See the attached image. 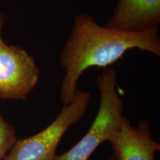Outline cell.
Instances as JSON below:
<instances>
[{
    "label": "cell",
    "mask_w": 160,
    "mask_h": 160,
    "mask_svg": "<svg viewBox=\"0 0 160 160\" xmlns=\"http://www.w3.org/2000/svg\"><path fill=\"white\" fill-rule=\"evenodd\" d=\"M132 49L160 56L159 27L139 32L119 31L101 26L93 16L79 13L73 18L71 34L60 52L59 61L65 73L60 100L71 102L78 82L90 68H107Z\"/></svg>",
    "instance_id": "1"
},
{
    "label": "cell",
    "mask_w": 160,
    "mask_h": 160,
    "mask_svg": "<svg viewBox=\"0 0 160 160\" xmlns=\"http://www.w3.org/2000/svg\"><path fill=\"white\" fill-rule=\"evenodd\" d=\"M99 107L93 123L85 136L71 149L57 155L54 160H88L95 150L108 142L122 121L123 101L118 93L117 72L108 68L97 77Z\"/></svg>",
    "instance_id": "2"
},
{
    "label": "cell",
    "mask_w": 160,
    "mask_h": 160,
    "mask_svg": "<svg viewBox=\"0 0 160 160\" xmlns=\"http://www.w3.org/2000/svg\"><path fill=\"white\" fill-rule=\"evenodd\" d=\"M90 99L89 91L77 89L71 102L63 105L59 115L47 128L31 137L17 139L3 160H54L63 136L85 117Z\"/></svg>",
    "instance_id": "3"
},
{
    "label": "cell",
    "mask_w": 160,
    "mask_h": 160,
    "mask_svg": "<svg viewBox=\"0 0 160 160\" xmlns=\"http://www.w3.org/2000/svg\"><path fill=\"white\" fill-rule=\"evenodd\" d=\"M39 77L34 58L19 46L6 44L0 34V99H26Z\"/></svg>",
    "instance_id": "4"
},
{
    "label": "cell",
    "mask_w": 160,
    "mask_h": 160,
    "mask_svg": "<svg viewBox=\"0 0 160 160\" xmlns=\"http://www.w3.org/2000/svg\"><path fill=\"white\" fill-rule=\"evenodd\" d=\"M113 150L110 160H155L160 144L153 139L148 122L132 126L123 117L121 125L109 140Z\"/></svg>",
    "instance_id": "5"
},
{
    "label": "cell",
    "mask_w": 160,
    "mask_h": 160,
    "mask_svg": "<svg viewBox=\"0 0 160 160\" xmlns=\"http://www.w3.org/2000/svg\"><path fill=\"white\" fill-rule=\"evenodd\" d=\"M160 0H117L106 27L139 32L159 27Z\"/></svg>",
    "instance_id": "6"
},
{
    "label": "cell",
    "mask_w": 160,
    "mask_h": 160,
    "mask_svg": "<svg viewBox=\"0 0 160 160\" xmlns=\"http://www.w3.org/2000/svg\"><path fill=\"white\" fill-rule=\"evenodd\" d=\"M17 141L14 127L6 121L0 110V160L4 159Z\"/></svg>",
    "instance_id": "7"
},
{
    "label": "cell",
    "mask_w": 160,
    "mask_h": 160,
    "mask_svg": "<svg viewBox=\"0 0 160 160\" xmlns=\"http://www.w3.org/2000/svg\"><path fill=\"white\" fill-rule=\"evenodd\" d=\"M6 20H7L6 15L4 13H2V12L0 11V34H2L4 25L6 23Z\"/></svg>",
    "instance_id": "8"
}]
</instances>
